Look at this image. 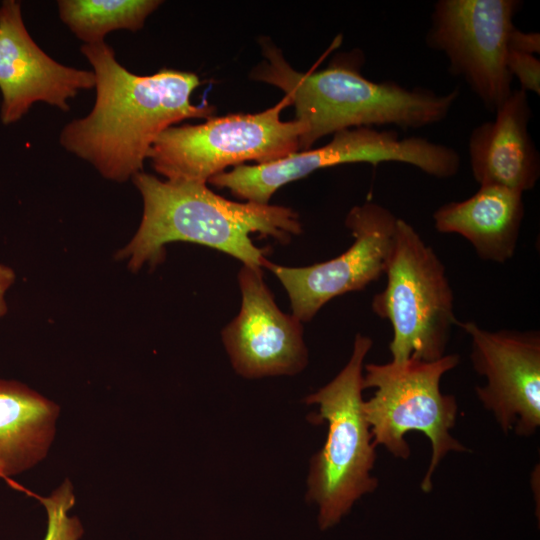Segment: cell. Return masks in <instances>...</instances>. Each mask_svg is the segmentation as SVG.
Masks as SVG:
<instances>
[{
    "instance_id": "52a82bcc",
    "label": "cell",
    "mask_w": 540,
    "mask_h": 540,
    "mask_svg": "<svg viewBox=\"0 0 540 540\" xmlns=\"http://www.w3.org/2000/svg\"><path fill=\"white\" fill-rule=\"evenodd\" d=\"M284 98L255 114L210 117L198 125L171 126L150 149L153 169L174 182L206 183L227 167L273 162L300 149L302 126L297 120L282 121Z\"/></svg>"
},
{
    "instance_id": "4fadbf2b",
    "label": "cell",
    "mask_w": 540,
    "mask_h": 540,
    "mask_svg": "<svg viewBox=\"0 0 540 540\" xmlns=\"http://www.w3.org/2000/svg\"><path fill=\"white\" fill-rule=\"evenodd\" d=\"M94 87L93 71L60 64L37 45L24 24L19 1L1 2L0 119L4 125L18 122L37 102L69 111L70 99Z\"/></svg>"
},
{
    "instance_id": "6da1fadb",
    "label": "cell",
    "mask_w": 540,
    "mask_h": 540,
    "mask_svg": "<svg viewBox=\"0 0 540 540\" xmlns=\"http://www.w3.org/2000/svg\"><path fill=\"white\" fill-rule=\"evenodd\" d=\"M80 51L95 75V103L88 115L63 127L59 142L107 180L132 179L163 131L215 112L208 103L191 102L200 85L194 73L163 68L152 75L134 74L105 41L83 44Z\"/></svg>"
},
{
    "instance_id": "7c38bea8",
    "label": "cell",
    "mask_w": 540,
    "mask_h": 540,
    "mask_svg": "<svg viewBox=\"0 0 540 540\" xmlns=\"http://www.w3.org/2000/svg\"><path fill=\"white\" fill-rule=\"evenodd\" d=\"M242 302L223 329L222 340L236 372L246 378L292 375L307 364L302 322L282 312L262 268L243 265L238 274Z\"/></svg>"
},
{
    "instance_id": "ffe728a7",
    "label": "cell",
    "mask_w": 540,
    "mask_h": 540,
    "mask_svg": "<svg viewBox=\"0 0 540 540\" xmlns=\"http://www.w3.org/2000/svg\"><path fill=\"white\" fill-rule=\"evenodd\" d=\"M508 51L539 54L540 35L536 32H524L514 27L508 40Z\"/></svg>"
},
{
    "instance_id": "277c9868",
    "label": "cell",
    "mask_w": 540,
    "mask_h": 540,
    "mask_svg": "<svg viewBox=\"0 0 540 540\" xmlns=\"http://www.w3.org/2000/svg\"><path fill=\"white\" fill-rule=\"evenodd\" d=\"M372 339L358 333L345 367L328 384L305 398L319 411L315 423L326 422L327 438L312 458L307 499L318 505L321 530L336 525L363 495L373 492L377 479L371 475L375 445L363 411L364 359Z\"/></svg>"
},
{
    "instance_id": "44dd1931",
    "label": "cell",
    "mask_w": 540,
    "mask_h": 540,
    "mask_svg": "<svg viewBox=\"0 0 540 540\" xmlns=\"http://www.w3.org/2000/svg\"><path fill=\"white\" fill-rule=\"evenodd\" d=\"M16 280L15 271L8 265L0 263V319L8 311L6 294Z\"/></svg>"
},
{
    "instance_id": "8992f818",
    "label": "cell",
    "mask_w": 540,
    "mask_h": 540,
    "mask_svg": "<svg viewBox=\"0 0 540 540\" xmlns=\"http://www.w3.org/2000/svg\"><path fill=\"white\" fill-rule=\"evenodd\" d=\"M385 275L386 287L373 297L372 309L392 327L391 361L442 358L458 324L453 291L435 251L400 218Z\"/></svg>"
},
{
    "instance_id": "5bb4252c",
    "label": "cell",
    "mask_w": 540,
    "mask_h": 540,
    "mask_svg": "<svg viewBox=\"0 0 540 540\" xmlns=\"http://www.w3.org/2000/svg\"><path fill=\"white\" fill-rule=\"evenodd\" d=\"M495 118L471 131V173L480 185H497L524 193L540 177V155L529 133L532 110L528 93L512 90Z\"/></svg>"
},
{
    "instance_id": "8fae6325",
    "label": "cell",
    "mask_w": 540,
    "mask_h": 540,
    "mask_svg": "<svg viewBox=\"0 0 540 540\" xmlns=\"http://www.w3.org/2000/svg\"><path fill=\"white\" fill-rule=\"evenodd\" d=\"M470 337L471 361L486 379L476 387L484 408L503 432L530 436L540 426V333L536 330H486L458 321Z\"/></svg>"
},
{
    "instance_id": "30bf717a",
    "label": "cell",
    "mask_w": 540,
    "mask_h": 540,
    "mask_svg": "<svg viewBox=\"0 0 540 540\" xmlns=\"http://www.w3.org/2000/svg\"><path fill=\"white\" fill-rule=\"evenodd\" d=\"M398 218L386 207L365 202L347 214L345 225L354 242L339 256L305 267L271 263L269 269L285 288L292 315L310 321L333 298L364 289L385 274Z\"/></svg>"
},
{
    "instance_id": "9c48e42d",
    "label": "cell",
    "mask_w": 540,
    "mask_h": 540,
    "mask_svg": "<svg viewBox=\"0 0 540 540\" xmlns=\"http://www.w3.org/2000/svg\"><path fill=\"white\" fill-rule=\"evenodd\" d=\"M521 6L519 0H439L434 4L427 45L446 56L449 71L463 78L490 112L512 92L508 40Z\"/></svg>"
},
{
    "instance_id": "e0dca14e",
    "label": "cell",
    "mask_w": 540,
    "mask_h": 540,
    "mask_svg": "<svg viewBox=\"0 0 540 540\" xmlns=\"http://www.w3.org/2000/svg\"><path fill=\"white\" fill-rule=\"evenodd\" d=\"M158 0H60L59 17L84 44L103 42L115 30L132 32L143 28Z\"/></svg>"
},
{
    "instance_id": "2e32d148",
    "label": "cell",
    "mask_w": 540,
    "mask_h": 540,
    "mask_svg": "<svg viewBox=\"0 0 540 540\" xmlns=\"http://www.w3.org/2000/svg\"><path fill=\"white\" fill-rule=\"evenodd\" d=\"M60 407L15 381L0 379V479L21 474L48 454Z\"/></svg>"
},
{
    "instance_id": "5b68a950",
    "label": "cell",
    "mask_w": 540,
    "mask_h": 540,
    "mask_svg": "<svg viewBox=\"0 0 540 540\" xmlns=\"http://www.w3.org/2000/svg\"><path fill=\"white\" fill-rule=\"evenodd\" d=\"M459 363V356L446 354L436 361L409 359L364 366V389L373 396L363 403L365 419L375 447L384 446L394 457L407 459L409 432H421L430 441L431 459L421 482L424 492L432 490V477L449 452L468 449L450 431L455 426L458 405L454 396L442 393L445 373Z\"/></svg>"
},
{
    "instance_id": "ac0fdd59",
    "label": "cell",
    "mask_w": 540,
    "mask_h": 540,
    "mask_svg": "<svg viewBox=\"0 0 540 540\" xmlns=\"http://www.w3.org/2000/svg\"><path fill=\"white\" fill-rule=\"evenodd\" d=\"M47 513V532L44 540H79L84 532L80 520L70 516L76 499L74 487L69 479H65L47 497L35 495Z\"/></svg>"
},
{
    "instance_id": "3957f363",
    "label": "cell",
    "mask_w": 540,
    "mask_h": 540,
    "mask_svg": "<svg viewBox=\"0 0 540 540\" xmlns=\"http://www.w3.org/2000/svg\"><path fill=\"white\" fill-rule=\"evenodd\" d=\"M132 181L143 200L140 225L130 242L116 254L132 271L156 266L165 246L185 241L226 253L243 265L263 268L264 249L250 235L270 236L282 244L302 232L299 215L285 206L240 203L209 189L206 183L160 180L143 171Z\"/></svg>"
},
{
    "instance_id": "d6986e66",
    "label": "cell",
    "mask_w": 540,
    "mask_h": 540,
    "mask_svg": "<svg viewBox=\"0 0 540 540\" xmlns=\"http://www.w3.org/2000/svg\"><path fill=\"white\" fill-rule=\"evenodd\" d=\"M507 68L525 92L540 94V60L536 55L508 51Z\"/></svg>"
},
{
    "instance_id": "7a4b0ae2",
    "label": "cell",
    "mask_w": 540,
    "mask_h": 540,
    "mask_svg": "<svg viewBox=\"0 0 540 540\" xmlns=\"http://www.w3.org/2000/svg\"><path fill=\"white\" fill-rule=\"evenodd\" d=\"M261 45L266 60L251 77L280 88L294 106L303 151L345 129L383 125L418 129L437 124L448 117L459 97L458 88L437 94L394 81H371L360 71L364 59L359 51L339 56L323 70L301 73L274 44Z\"/></svg>"
},
{
    "instance_id": "9a60e30c",
    "label": "cell",
    "mask_w": 540,
    "mask_h": 540,
    "mask_svg": "<svg viewBox=\"0 0 540 540\" xmlns=\"http://www.w3.org/2000/svg\"><path fill=\"white\" fill-rule=\"evenodd\" d=\"M523 218V193L497 185L480 186L469 198L433 213L438 232L462 236L481 259L496 263L513 257Z\"/></svg>"
},
{
    "instance_id": "ba28073f",
    "label": "cell",
    "mask_w": 540,
    "mask_h": 540,
    "mask_svg": "<svg viewBox=\"0 0 540 540\" xmlns=\"http://www.w3.org/2000/svg\"><path fill=\"white\" fill-rule=\"evenodd\" d=\"M383 162L404 163L430 176L449 178L458 173L461 159L453 147L427 138H401L394 130L359 127L334 133L329 143L317 149L296 152L269 163L239 165L208 182L228 189L247 202L269 204L283 185L316 170L342 164Z\"/></svg>"
}]
</instances>
